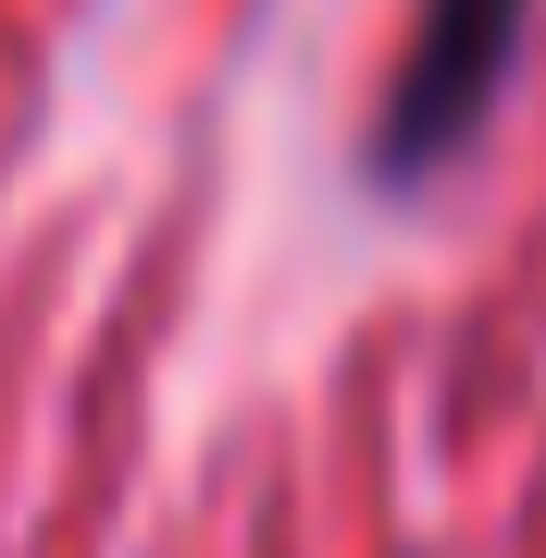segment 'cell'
<instances>
[{
	"mask_svg": "<svg viewBox=\"0 0 546 558\" xmlns=\"http://www.w3.org/2000/svg\"><path fill=\"white\" fill-rule=\"evenodd\" d=\"M522 25H534V0H423L410 13L398 87L373 112V174L385 186H423L472 149V124L497 112L509 62H522Z\"/></svg>",
	"mask_w": 546,
	"mask_h": 558,
	"instance_id": "1",
	"label": "cell"
}]
</instances>
